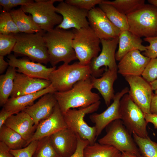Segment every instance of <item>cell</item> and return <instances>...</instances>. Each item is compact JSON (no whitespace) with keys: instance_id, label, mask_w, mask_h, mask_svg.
Instances as JSON below:
<instances>
[{"instance_id":"d4e9b609","label":"cell","mask_w":157,"mask_h":157,"mask_svg":"<svg viewBox=\"0 0 157 157\" xmlns=\"http://www.w3.org/2000/svg\"><path fill=\"white\" fill-rule=\"evenodd\" d=\"M119 48L115 55L116 60L119 61L129 52L134 50L145 51L146 46L142 44L141 38L129 30L121 31L119 36Z\"/></svg>"},{"instance_id":"9a60e30c","label":"cell","mask_w":157,"mask_h":157,"mask_svg":"<svg viewBox=\"0 0 157 157\" xmlns=\"http://www.w3.org/2000/svg\"><path fill=\"white\" fill-rule=\"evenodd\" d=\"M129 90V88L126 87L117 92L115 94L113 103L107 109L101 113H93L90 115V119L95 124L97 139L103 129L111 123L121 119L120 100L124 94L128 93Z\"/></svg>"},{"instance_id":"4fadbf2b","label":"cell","mask_w":157,"mask_h":157,"mask_svg":"<svg viewBox=\"0 0 157 157\" xmlns=\"http://www.w3.org/2000/svg\"><path fill=\"white\" fill-rule=\"evenodd\" d=\"M56 12L63 17L61 23L56 27L67 30L79 29L89 27L87 16L88 11L80 9L63 1L56 7Z\"/></svg>"},{"instance_id":"2e32d148","label":"cell","mask_w":157,"mask_h":157,"mask_svg":"<svg viewBox=\"0 0 157 157\" xmlns=\"http://www.w3.org/2000/svg\"><path fill=\"white\" fill-rule=\"evenodd\" d=\"M7 58L9 66L17 68V72L33 78L49 80L50 74L56 69V66L48 68L42 64L30 61L28 58H17L12 54Z\"/></svg>"},{"instance_id":"7c38bea8","label":"cell","mask_w":157,"mask_h":157,"mask_svg":"<svg viewBox=\"0 0 157 157\" xmlns=\"http://www.w3.org/2000/svg\"><path fill=\"white\" fill-rule=\"evenodd\" d=\"M129 83V95L144 113L151 114L150 106L154 93L150 83L141 76L125 77Z\"/></svg>"},{"instance_id":"277c9868","label":"cell","mask_w":157,"mask_h":157,"mask_svg":"<svg viewBox=\"0 0 157 157\" xmlns=\"http://www.w3.org/2000/svg\"><path fill=\"white\" fill-rule=\"evenodd\" d=\"M90 76L89 65L77 62L71 65L63 63L51 73L49 80L56 92H63L71 89L77 82Z\"/></svg>"},{"instance_id":"8fae6325","label":"cell","mask_w":157,"mask_h":157,"mask_svg":"<svg viewBox=\"0 0 157 157\" xmlns=\"http://www.w3.org/2000/svg\"><path fill=\"white\" fill-rule=\"evenodd\" d=\"M119 41L118 37L101 40L102 46L101 53L93 58L89 65L91 76L98 78L101 76L104 71L107 69L117 70L115 55Z\"/></svg>"},{"instance_id":"7402d4cb","label":"cell","mask_w":157,"mask_h":157,"mask_svg":"<svg viewBox=\"0 0 157 157\" xmlns=\"http://www.w3.org/2000/svg\"><path fill=\"white\" fill-rule=\"evenodd\" d=\"M4 125L19 134L26 141L27 145L37 126L31 117L23 111L11 116Z\"/></svg>"},{"instance_id":"ba28073f","label":"cell","mask_w":157,"mask_h":157,"mask_svg":"<svg viewBox=\"0 0 157 157\" xmlns=\"http://www.w3.org/2000/svg\"><path fill=\"white\" fill-rule=\"evenodd\" d=\"M106 129V134L98 140V142L112 146L122 153L135 155L141 154L132 134L121 119L113 122Z\"/></svg>"},{"instance_id":"bcb514c9","label":"cell","mask_w":157,"mask_h":157,"mask_svg":"<svg viewBox=\"0 0 157 157\" xmlns=\"http://www.w3.org/2000/svg\"><path fill=\"white\" fill-rule=\"evenodd\" d=\"M8 66H9V63L5 60L4 56H0V74H2Z\"/></svg>"},{"instance_id":"d6986e66","label":"cell","mask_w":157,"mask_h":157,"mask_svg":"<svg viewBox=\"0 0 157 157\" xmlns=\"http://www.w3.org/2000/svg\"><path fill=\"white\" fill-rule=\"evenodd\" d=\"M49 80L30 77L21 73H16L14 80V88L10 97L36 92L48 87Z\"/></svg>"},{"instance_id":"1f68e13d","label":"cell","mask_w":157,"mask_h":157,"mask_svg":"<svg viewBox=\"0 0 157 157\" xmlns=\"http://www.w3.org/2000/svg\"><path fill=\"white\" fill-rule=\"evenodd\" d=\"M133 137L141 154L144 157H157V143L149 137L144 138L132 134Z\"/></svg>"},{"instance_id":"836d02e7","label":"cell","mask_w":157,"mask_h":157,"mask_svg":"<svg viewBox=\"0 0 157 157\" xmlns=\"http://www.w3.org/2000/svg\"><path fill=\"white\" fill-rule=\"evenodd\" d=\"M20 33L9 12L3 9L0 14V34L8 35Z\"/></svg>"},{"instance_id":"8d00e7d4","label":"cell","mask_w":157,"mask_h":157,"mask_svg":"<svg viewBox=\"0 0 157 157\" xmlns=\"http://www.w3.org/2000/svg\"><path fill=\"white\" fill-rule=\"evenodd\" d=\"M142 76L149 83L157 78V57L151 59Z\"/></svg>"},{"instance_id":"603a6c76","label":"cell","mask_w":157,"mask_h":157,"mask_svg":"<svg viewBox=\"0 0 157 157\" xmlns=\"http://www.w3.org/2000/svg\"><path fill=\"white\" fill-rule=\"evenodd\" d=\"M117 70L107 69L100 78L90 76L93 88L98 91L108 107L115 95L113 85L117 78Z\"/></svg>"},{"instance_id":"74e56055","label":"cell","mask_w":157,"mask_h":157,"mask_svg":"<svg viewBox=\"0 0 157 157\" xmlns=\"http://www.w3.org/2000/svg\"><path fill=\"white\" fill-rule=\"evenodd\" d=\"M103 0H66L65 1L80 9L89 11L95 5L101 3Z\"/></svg>"},{"instance_id":"816d5d0a","label":"cell","mask_w":157,"mask_h":157,"mask_svg":"<svg viewBox=\"0 0 157 157\" xmlns=\"http://www.w3.org/2000/svg\"><path fill=\"white\" fill-rule=\"evenodd\" d=\"M132 157H144V156L141 154L138 155H135L131 154Z\"/></svg>"},{"instance_id":"484cf974","label":"cell","mask_w":157,"mask_h":157,"mask_svg":"<svg viewBox=\"0 0 157 157\" xmlns=\"http://www.w3.org/2000/svg\"><path fill=\"white\" fill-rule=\"evenodd\" d=\"M9 12L20 33H34L43 31L33 21L31 15H27L20 8L12 9Z\"/></svg>"},{"instance_id":"4dcf8cb0","label":"cell","mask_w":157,"mask_h":157,"mask_svg":"<svg viewBox=\"0 0 157 157\" xmlns=\"http://www.w3.org/2000/svg\"><path fill=\"white\" fill-rule=\"evenodd\" d=\"M102 3L110 5L126 15L138 9L145 4L144 0H103Z\"/></svg>"},{"instance_id":"cb8c5ba5","label":"cell","mask_w":157,"mask_h":157,"mask_svg":"<svg viewBox=\"0 0 157 157\" xmlns=\"http://www.w3.org/2000/svg\"><path fill=\"white\" fill-rule=\"evenodd\" d=\"M56 91L51 84L48 87L35 93L10 97L3 106L6 110L17 113L27 107L33 105L37 99L48 93H54Z\"/></svg>"},{"instance_id":"5bb4252c","label":"cell","mask_w":157,"mask_h":157,"mask_svg":"<svg viewBox=\"0 0 157 157\" xmlns=\"http://www.w3.org/2000/svg\"><path fill=\"white\" fill-rule=\"evenodd\" d=\"M87 19L90 26L100 40L119 37L121 31L110 22L99 7L89 10Z\"/></svg>"},{"instance_id":"f6af8a7d","label":"cell","mask_w":157,"mask_h":157,"mask_svg":"<svg viewBox=\"0 0 157 157\" xmlns=\"http://www.w3.org/2000/svg\"><path fill=\"white\" fill-rule=\"evenodd\" d=\"M145 119L147 122L152 123L155 129H157V115L151 114L144 113Z\"/></svg>"},{"instance_id":"c3c4849f","label":"cell","mask_w":157,"mask_h":157,"mask_svg":"<svg viewBox=\"0 0 157 157\" xmlns=\"http://www.w3.org/2000/svg\"><path fill=\"white\" fill-rule=\"evenodd\" d=\"M149 83L153 90H155L157 89V78Z\"/></svg>"},{"instance_id":"e0dca14e","label":"cell","mask_w":157,"mask_h":157,"mask_svg":"<svg viewBox=\"0 0 157 157\" xmlns=\"http://www.w3.org/2000/svg\"><path fill=\"white\" fill-rule=\"evenodd\" d=\"M151 58L142 54L138 50L125 55L117 65V72L124 77L142 76Z\"/></svg>"},{"instance_id":"9c48e42d","label":"cell","mask_w":157,"mask_h":157,"mask_svg":"<svg viewBox=\"0 0 157 157\" xmlns=\"http://www.w3.org/2000/svg\"><path fill=\"white\" fill-rule=\"evenodd\" d=\"M101 104L99 101L86 107L78 109H70L63 113L67 128L83 139L88 140L89 144L96 142V131L95 126H90L84 120L86 115L97 111Z\"/></svg>"},{"instance_id":"4316f807","label":"cell","mask_w":157,"mask_h":157,"mask_svg":"<svg viewBox=\"0 0 157 157\" xmlns=\"http://www.w3.org/2000/svg\"><path fill=\"white\" fill-rule=\"evenodd\" d=\"M15 67L9 66L4 74L0 76V106H3L13 92L17 73Z\"/></svg>"},{"instance_id":"f546056e","label":"cell","mask_w":157,"mask_h":157,"mask_svg":"<svg viewBox=\"0 0 157 157\" xmlns=\"http://www.w3.org/2000/svg\"><path fill=\"white\" fill-rule=\"evenodd\" d=\"M99 5L110 22L121 31L129 30L126 15L121 13L110 5L102 2Z\"/></svg>"},{"instance_id":"f35d334b","label":"cell","mask_w":157,"mask_h":157,"mask_svg":"<svg viewBox=\"0 0 157 157\" xmlns=\"http://www.w3.org/2000/svg\"><path fill=\"white\" fill-rule=\"evenodd\" d=\"M144 40L149 45L146 46V50L143 55L151 59L157 57V37L144 38Z\"/></svg>"},{"instance_id":"f1b7e54d","label":"cell","mask_w":157,"mask_h":157,"mask_svg":"<svg viewBox=\"0 0 157 157\" xmlns=\"http://www.w3.org/2000/svg\"><path fill=\"white\" fill-rule=\"evenodd\" d=\"M84 154L85 157H121L122 152L112 146L95 142L86 147Z\"/></svg>"},{"instance_id":"6da1fadb","label":"cell","mask_w":157,"mask_h":157,"mask_svg":"<svg viewBox=\"0 0 157 157\" xmlns=\"http://www.w3.org/2000/svg\"><path fill=\"white\" fill-rule=\"evenodd\" d=\"M43 38L47 47L49 63L52 67L62 61L69 64L77 59L72 46L74 33L71 30L55 27L45 32Z\"/></svg>"},{"instance_id":"44dd1931","label":"cell","mask_w":157,"mask_h":157,"mask_svg":"<svg viewBox=\"0 0 157 157\" xmlns=\"http://www.w3.org/2000/svg\"><path fill=\"white\" fill-rule=\"evenodd\" d=\"M57 103L54 93H48L42 96L35 104L27 107L23 110L32 118L37 126L40 122L48 117L53 112Z\"/></svg>"},{"instance_id":"52a82bcc","label":"cell","mask_w":157,"mask_h":157,"mask_svg":"<svg viewBox=\"0 0 157 157\" xmlns=\"http://www.w3.org/2000/svg\"><path fill=\"white\" fill-rule=\"evenodd\" d=\"M72 46L79 60L83 65H89L101 51V40L89 26L79 29H73Z\"/></svg>"},{"instance_id":"ee69618b","label":"cell","mask_w":157,"mask_h":157,"mask_svg":"<svg viewBox=\"0 0 157 157\" xmlns=\"http://www.w3.org/2000/svg\"><path fill=\"white\" fill-rule=\"evenodd\" d=\"M150 113L151 114L157 115V94H154L150 106Z\"/></svg>"},{"instance_id":"83f0119b","label":"cell","mask_w":157,"mask_h":157,"mask_svg":"<svg viewBox=\"0 0 157 157\" xmlns=\"http://www.w3.org/2000/svg\"><path fill=\"white\" fill-rule=\"evenodd\" d=\"M0 141L10 149H20L27 146V142L19 134L4 124L0 129Z\"/></svg>"},{"instance_id":"3957f363","label":"cell","mask_w":157,"mask_h":157,"mask_svg":"<svg viewBox=\"0 0 157 157\" xmlns=\"http://www.w3.org/2000/svg\"><path fill=\"white\" fill-rule=\"evenodd\" d=\"M45 32L43 31L34 33L14 34L16 42L12 51L26 56L33 62L47 64L49 62V58L43 36Z\"/></svg>"},{"instance_id":"30bf717a","label":"cell","mask_w":157,"mask_h":157,"mask_svg":"<svg viewBox=\"0 0 157 157\" xmlns=\"http://www.w3.org/2000/svg\"><path fill=\"white\" fill-rule=\"evenodd\" d=\"M121 120L132 134L134 133L142 138L148 137L147 123L144 113L132 100L128 94H125L120 101Z\"/></svg>"},{"instance_id":"7a4b0ae2","label":"cell","mask_w":157,"mask_h":157,"mask_svg":"<svg viewBox=\"0 0 157 157\" xmlns=\"http://www.w3.org/2000/svg\"><path fill=\"white\" fill-rule=\"evenodd\" d=\"M92 88L90 77L77 82L68 90L56 92L54 94L63 113L69 109L86 107L99 101V95L92 92Z\"/></svg>"},{"instance_id":"d590c367","label":"cell","mask_w":157,"mask_h":157,"mask_svg":"<svg viewBox=\"0 0 157 157\" xmlns=\"http://www.w3.org/2000/svg\"><path fill=\"white\" fill-rule=\"evenodd\" d=\"M38 140L31 141L26 147L15 150L10 149L15 157H33L38 145Z\"/></svg>"},{"instance_id":"ab89813d","label":"cell","mask_w":157,"mask_h":157,"mask_svg":"<svg viewBox=\"0 0 157 157\" xmlns=\"http://www.w3.org/2000/svg\"><path fill=\"white\" fill-rule=\"evenodd\" d=\"M77 135L78 143L76 149L74 153L69 157H85L84 154V149L90 144L88 140L83 139Z\"/></svg>"},{"instance_id":"ffe728a7","label":"cell","mask_w":157,"mask_h":157,"mask_svg":"<svg viewBox=\"0 0 157 157\" xmlns=\"http://www.w3.org/2000/svg\"><path fill=\"white\" fill-rule=\"evenodd\" d=\"M50 137L55 149L60 157H69L76 151L78 143L77 135L67 128Z\"/></svg>"},{"instance_id":"5b68a950","label":"cell","mask_w":157,"mask_h":157,"mask_svg":"<svg viewBox=\"0 0 157 157\" xmlns=\"http://www.w3.org/2000/svg\"><path fill=\"white\" fill-rule=\"evenodd\" d=\"M126 16L133 33L141 38L157 37V7L145 4Z\"/></svg>"},{"instance_id":"b9f144b4","label":"cell","mask_w":157,"mask_h":157,"mask_svg":"<svg viewBox=\"0 0 157 157\" xmlns=\"http://www.w3.org/2000/svg\"><path fill=\"white\" fill-rule=\"evenodd\" d=\"M10 149L3 142L0 141V157H15Z\"/></svg>"},{"instance_id":"f907efd6","label":"cell","mask_w":157,"mask_h":157,"mask_svg":"<svg viewBox=\"0 0 157 157\" xmlns=\"http://www.w3.org/2000/svg\"><path fill=\"white\" fill-rule=\"evenodd\" d=\"M121 157H132V156L131 154L125 152H122Z\"/></svg>"},{"instance_id":"7bdbcfd3","label":"cell","mask_w":157,"mask_h":157,"mask_svg":"<svg viewBox=\"0 0 157 157\" xmlns=\"http://www.w3.org/2000/svg\"><path fill=\"white\" fill-rule=\"evenodd\" d=\"M10 1L12 9L18 6L26 5L34 1L31 0H10Z\"/></svg>"},{"instance_id":"60d3db41","label":"cell","mask_w":157,"mask_h":157,"mask_svg":"<svg viewBox=\"0 0 157 157\" xmlns=\"http://www.w3.org/2000/svg\"><path fill=\"white\" fill-rule=\"evenodd\" d=\"M16 114V113L6 110L3 107L0 112V129L10 117Z\"/></svg>"},{"instance_id":"7dc6e473","label":"cell","mask_w":157,"mask_h":157,"mask_svg":"<svg viewBox=\"0 0 157 157\" xmlns=\"http://www.w3.org/2000/svg\"><path fill=\"white\" fill-rule=\"evenodd\" d=\"M0 4L3 7V10L9 12L12 9L10 0H0Z\"/></svg>"},{"instance_id":"d6a6232c","label":"cell","mask_w":157,"mask_h":157,"mask_svg":"<svg viewBox=\"0 0 157 157\" xmlns=\"http://www.w3.org/2000/svg\"><path fill=\"white\" fill-rule=\"evenodd\" d=\"M33 157H60L55 149L50 136L38 140Z\"/></svg>"},{"instance_id":"8992f818","label":"cell","mask_w":157,"mask_h":157,"mask_svg":"<svg viewBox=\"0 0 157 157\" xmlns=\"http://www.w3.org/2000/svg\"><path fill=\"white\" fill-rule=\"evenodd\" d=\"M63 1L36 0L27 5L21 6L20 8L26 13L31 15L33 21L46 32L53 29L62 22L63 17L56 13L54 3Z\"/></svg>"},{"instance_id":"ac0fdd59","label":"cell","mask_w":157,"mask_h":157,"mask_svg":"<svg viewBox=\"0 0 157 157\" xmlns=\"http://www.w3.org/2000/svg\"><path fill=\"white\" fill-rule=\"evenodd\" d=\"M66 128L67 126L63 113L57 103L52 114L47 119L40 122L38 125L29 143L32 141L38 140L50 136Z\"/></svg>"},{"instance_id":"e575fe53","label":"cell","mask_w":157,"mask_h":157,"mask_svg":"<svg viewBox=\"0 0 157 157\" xmlns=\"http://www.w3.org/2000/svg\"><path fill=\"white\" fill-rule=\"evenodd\" d=\"M16 39L14 34H0V56L10 54L15 45Z\"/></svg>"},{"instance_id":"f5cc1de1","label":"cell","mask_w":157,"mask_h":157,"mask_svg":"<svg viewBox=\"0 0 157 157\" xmlns=\"http://www.w3.org/2000/svg\"><path fill=\"white\" fill-rule=\"evenodd\" d=\"M155 94H157V89L155 90Z\"/></svg>"},{"instance_id":"681fc988","label":"cell","mask_w":157,"mask_h":157,"mask_svg":"<svg viewBox=\"0 0 157 157\" xmlns=\"http://www.w3.org/2000/svg\"><path fill=\"white\" fill-rule=\"evenodd\" d=\"M149 4L154 5L157 7V0H148Z\"/></svg>"}]
</instances>
